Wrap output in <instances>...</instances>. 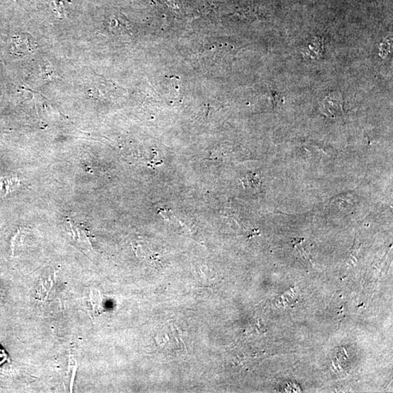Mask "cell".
Segmentation results:
<instances>
[{
  "label": "cell",
  "mask_w": 393,
  "mask_h": 393,
  "mask_svg": "<svg viewBox=\"0 0 393 393\" xmlns=\"http://www.w3.org/2000/svg\"><path fill=\"white\" fill-rule=\"evenodd\" d=\"M13 46L14 48H22L21 53L28 54L32 53L34 52L35 43L31 37H27V35L20 36V37H15L13 39Z\"/></svg>",
  "instance_id": "1"
},
{
  "label": "cell",
  "mask_w": 393,
  "mask_h": 393,
  "mask_svg": "<svg viewBox=\"0 0 393 393\" xmlns=\"http://www.w3.org/2000/svg\"><path fill=\"white\" fill-rule=\"evenodd\" d=\"M90 300H91V304L92 306L93 310L96 313L101 311V296H100V293L98 291H91V295H90Z\"/></svg>",
  "instance_id": "2"
}]
</instances>
